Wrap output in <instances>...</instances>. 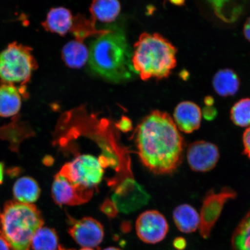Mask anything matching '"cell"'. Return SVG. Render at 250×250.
Masks as SVG:
<instances>
[{
    "instance_id": "obj_1",
    "label": "cell",
    "mask_w": 250,
    "mask_h": 250,
    "mask_svg": "<svg viewBox=\"0 0 250 250\" xmlns=\"http://www.w3.org/2000/svg\"><path fill=\"white\" fill-rule=\"evenodd\" d=\"M141 162L155 174H169L182 163L185 143L173 119L167 112L153 111L136 129Z\"/></svg>"
},
{
    "instance_id": "obj_2",
    "label": "cell",
    "mask_w": 250,
    "mask_h": 250,
    "mask_svg": "<svg viewBox=\"0 0 250 250\" xmlns=\"http://www.w3.org/2000/svg\"><path fill=\"white\" fill-rule=\"evenodd\" d=\"M133 51L123 31L107 30L90 46L89 65L94 73L112 83L129 80L137 74L132 64Z\"/></svg>"
},
{
    "instance_id": "obj_3",
    "label": "cell",
    "mask_w": 250,
    "mask_h": 250,
    "mask_svg": "<svg viewBox=\"0 0 250 250\" xmlns=\"http://www.w3.org/2000/svg\"><path fill=\"white\" fill-rule=\"evenodd\" d=\"M177 49L158 33L141 34L133 47L132 64L141 79L168 77L176 67Z\"/></svg>"
},
{
    "instance_id": "obj_4",
    "label": "cell",
    "mask_w": 250,
    "mask_h": 250,
    "mask_svg": "<svg viewBox=\"0 0 250 250\" xmlns=\"http://www.w3.org/2000/svg\"><path fill=\"white\" fill-rule=\"evenodd\" d=\"M43 225L42 214L35 205L9 201L0 214V236L11 250H30L31 240Z\"/></svg>"
},
{
    "instance_id": "obj_5",
    "label": "cell",
    "mask_w": 250,
    "mask_h": 250,
    "mask_svg": "<svg viewBox=\"0 0 250 250\" xmlns=\"http://www.w3.org/2000/svg\"><path fill=\"white\" fill-rule=\"evenodd\" d=\"M38 64L32 49L14 42L0 53V79L2 83L24 85Z\"/></svg>"
},
{
    "instance_id": "obj_6",
    "label": "cell",
    "mask_w": 250,
    "mask_h": 250,
    "mask_svg": "<svg viewBox=\"0 0 250 250\" xmlns=\"http://www.w3.org/2000/svg\"><path fill=\"white\" fill-rule=\"evenodd\" d=\"M106 164L104 158L98 159L90 154L81 155L65 164L59 173L71 183L95 190L102 181Z\"/></svg>"
},
{
    "instance_id": "obj_7",
    "label": "cell",
    "mask_w": 250,
    "mask_h": 250,
    "mask_svg": "<svg viewBox=\"0 0 250 250\" xmlns=\"http://www.w3.org/2000/svg\"><path fill=\"white\" fill-rule=\"evenodd\" d=\"M236 196V192L228 187L224 188L218 193L210 190L206 195L199 214V232L203 238L207 239L210 236L225 204Z\"/></svg>"
},
{
    "instance_id": "obj_8",
    "label": "cell",
    "mask_w": 250,
    "mask_h": 250,
    "mask_svg": "<svg viewBox=\"0 0 250 250\" xmlns=\"http://www.w3.org/2000/svg\"><path fill=\"white\" fill-rule=\"evenodd\" d=\"M94 190L77 185L60 173L56 175L52 187L53 198L59 205L77 206L91 199Z\"/></svg>"
},
{
    "instance_id": "obj_9",
    "label": "cell",
    "mask_w": 250,
    "mask_h": 250,
    "mask_svg": "<svg viewBox=\"0 0 250 250\" xmlns=\"http://www.w3.org/2000/svg\"><path fill=\"white\" fill-rule=\"evenodd\" d=\"M137 236L143 242L156 244L162 241L168 232L165 217L156 210L146 211L139 215L136 223Z\"/></svg>"
},
{
    "instance_id": "obj_10",
    "label": "cell",
    "mask_w": 250,
    "mask_h": 250,
    "mask_svg": "<svg viewBox=\"0 0 250 250\" xmlns=\"http://www.w3.org/2000/svg\"><path fill=\"white\" fill-rule=\"evenodd\" d=\"M70 236L83 248H95L101 245L104 236V228L98 221L92 217H84L71 222Z\"/></svg>"
},
{
    "instance_id": "obj_11",
    "label": "cell",
    "mask_w": 250,
    "mask_h": 250,
    "mask_svg": "<svg viewBox=\"0 0 250 250\" xmlns=\"http://www.w3.org/2000/svg\"><path fill=\"white\" fill-rule=\"evenodd\" d=\"M187 161L190 168L197 172H207L215 167L220 158L216 146L206 141H197L189 145Z\"/></svg>"
},
{
    "instance_id": "obj_12",
    "label": "cell",
    "mask_w": 250,
    "mask_h": 250,
    "mask_svg": "<svg viewBox=\"0 0 250 250\" xmlns=\"http://www.w3.org/2000/svg\"><path fill=\"white\" fill-rule=\"evenodd\" d=\"M202 112L195 103L183 102L177 105L174 112V121L181 132L191 133L201 126Z\"/></svg>"
},
{
    "instance_id": "obj_13",
    "label": "cell",
    "mask_w": 250,
    "mask_h": 250,
    "mask_svg": "<svg viewBox=\"0 0 250 250\" xmlns=\"http://www.w3.org/2000/svg\"><path fill=\"white\" fill-rule=\"evenodd\" d=\"M73 20V15L68 9L62 7L53 8L47 14L42 26L49 32L64 36L71 31Z\"/></svg>"
},
{
    "instance_id": "obj_14",
    "label": "cell",
    "mask_w": 250,
    "mask_h": 250,
    "mask_svg": "<svg viewBox=\"0 0 250 250\" xmlns=\"http://www.w3.org/2000/svg\"><path fill=\"white\" fill-rule=\"evenodd\" d=\"M21 90L13 84L3 83L0 85V117H9L18 113L21 105Z\"/></svg>"
},
{
    "instance_id": "obj_15",
    "label": "cell",
    "mask_w": 250,
    "mask_h": 250,
    "mask_svg": "<svg viewBox=\"0 0 250 250\" xmlns=\"http://www.w3.org/2000/svg\"><path fill=\"white\" fill-rule=\"evenodd\" d=\"M89 51L83 42L75 40L65 44L62 50V58L71 68H80L88 61Z\"/></svg>"
},
{
    "instance_id": "obj_16",
    "label": "cell",
    "mask_w": 250,
    "mask_h": 250,
    "mask_svg": "<svg viewBox=\"0 0 250 250\" xmlns=\"http://www.w3.org/2000/svg\"><path fill=\"white\" fill-rule=\"evenodd\" d=\"M173 217L175 224L181 232H194L199 227V214L195 208L189 205L177 206L174 209Z\"/></svg>"
},
{
    "instance_id": "obj_17",
    "label": "cell",
    "mask_w": 250,
    "mask_h": 250,
    "mask_svg": "<svg viewBox=\"0 0 250 250\" xmlns=\"http://www.w3.org/2000/svg\"><path fill=\"white\" fill-rule=\"evenodd\" d=\"M212 85L219 95L224 97L232 96L239 89V78L232 70L228 68L221 70L215 74Z\"/></svg>"
},
{
    "instance_id": "obj_18",
    "label": "cell",
    "mask_w": 250,
    "mask_h": 250,
    "mask_svg": "<svg viewBox=\"0 0 250 250\" xmlns=\"http://www.w3.org/2000/svg\"><path fill=\"white\" fill-rule=\"evenodd\" d=\"M13 192L16 201L33 204L39 198L41 190L39 184L32 178L23 177L16 181Z\"/></svg>"
},
{
    "instance_id": "obj_19",
    "label": "cell",
    "mask_w": 250,
    "mask_h": 250,
    "mask_svg": "<svg viewBox=\"0 0 250 250\" xmlns=\"http://www.w3.org/2000/svg\"><path fill=\"white\" fill-rule=\"evenodd\" d=\"M121 9L120 2L115 0L93 1L90 7L91 19L96 21L110 23L117 18Z\"/></svg>"
},
{
    "instance_id": "obj_20",
    "label": "cell",
    "mask_w": 250,
    "mask_h": 250,
    "mask_svg": "<svg viewBox=\"0 0 250 250\" xmlns=\"http://www.w3.org/2000/svg\"><path fill=\"white\" fill-rule=\"evenodd\" d=\"M59 237L55 229L42 227L37 231L31 240L32 250H58Z\"/></svg>"
},
{
    "instance_id": "obj_21",
    "label": "cell",
    "mask_w": 250,
    "mask_h": 250,
    "mask_svg": "<svg viewBox=\"0 0 250 250\" xmlns=\"http://www.w3.org/2000/svg\"><path fill=\"white\" fill-rule=\"evenodd\" d=\"M96 21L90 18L87 20L84 16L78 15L74 18L73 27L70 32L73 34L76 40L83 42L87 37L99 36L107 32V30H98L95 27Z\"/></svg>"
},
{
    "instance_id": "obj_22",
    "label": "cell",
    "mask_w": 250,
    "mask_h": 250,
    "mask_svg": "<svg viewBox=\"0 0 250 250\" xmlns=\"http://www.w3.org/2000/svg\"><path fill=\"white\" fill-rule=\"evenodd\" d=\"M232 250H250V209L232 234Z\"/></svg>"
},
{
    "instance_id": "obj_23",
    "label": "cell",
    "mask_w": 250,
    "mask_h": 250,
    "mask_svg": "<svg viewBox=\"0 0 250 250\" xmlns=\"http://www.w3.org/2000/svg\"><path fill=\"white\" fill-rule=\"evenodd\" d=\"M211 3L217 17L226 22L235 21L242 13V5L233 1H214Z\"/></svg>"
},
{
    "instance_id": "obj_24",
    "label": "cell",
    "mask_w": 250,
    "mask_h": 250,
    "mask_svg": "<svg viewBox=\"0 0 250 250\" xmlns=\"http://www.w3.org/2000/svg\"><path fill=\"white\" fill-rule=\"evenodd\" d=\"M230 119L236 126H250V98L242 99L234 104L230 111Z\"/></svg>"
},
{
    "instance_id": "obj_25",
    "label": "cell",
    "mask_w": 250,
    "mask_h": 250,
    "mask_svg": "<svg viewBox=\"0 0 250 250\" xmlns=\"http://www.w3.org/2000/svg\"><path fill=\"white\" fill-rule=\"evenodd\" d=\"M243 153L250 159V126L247 128L243 135Z\"/></svg>"
},
{
    "instance_id": "obj_26",
    "label": "cell",
    "mask_w": 250,
    "mask_h": 250,
    "mask_svg": "<svg viewBox=\"0 0 250 250\" xmlns=\"http://www.w3.org/2000/svg\"><path fill=\"white\" fill-rule=\"evenodd\" d=\"M203 115L206 120L208 121L214 120L217 115V109L213 106H206L203 109Z\"/></svg>"
},
{
    "instance_id": "obj_27",
    "label": "cell",
    "mask_w": 250,
    "mask_h": 250,
    "mask_svg": "<svg viewBox=\"0 0 250 250\" xmlns=\"http://www.w3.org/2000/svg\"><path fill=\"white\" fill-rule=\"evenodd\" d=\"M117 126L123 132H127L132 128V124L129 119L124 117L117 124Z\"/></svg>"
},
{
    "instance_id": "obj_28",
    "label": "cell",
    "mask_w": 250,
    "mask_h": 250,
    "mask_svg": "<svg viewBox=\"0 0 250 250\" xmlns=\"http://www.w3.org/2000/svg\"><path fill=\"white\" fill-rule=\"evenodd\" d=\"M187 242L185 239L183 237H177L173 242V246L177 250H184L186 249Z\"/></svg>"
},
{
    "instance_id": "obj_29",
    "label": "cell",
    "mask_w": 250,
    "mask_h": 250,
    "mask_svg": "<svg viewBox=\"0 0 250 250\" xmlns=\"http://www.w3.org/2000/svg\"><path fill=\"white\" fill-rule=\"evenodd\" d=\"M243 33L246 39L250 42V17L248 19L244 25Z\"/></svg>"
},
{
    "instance_id": "obj_30",
    "label": "cell",
    "mask_w": 250,
    "mask_h": 250,
    "mask_svg": "<svg viewBox=\"0 0 250 250\" xmlns=\"http://www.w3.org/2000/svg\"><path fill=\"white\" fill-rule=\"evenodd\" d=\"M0 250H11L5 240L0 236Z\"/></svg>"
},
{
    "instance_id": "obj_31",
    "label": "cell",
    "mask_w": 250,
    "mask_h": 250,
    "mask_svg": "<svg viewBox=\"0 0 250 250\" xmlns=\"http://www.w3.org/2000/svg\"><path fill=\"white\" fill-rule=\"evenodd\" d=\"M204 102L206 106H213L214 100L211 96H208L205 98Z\"/></svg>"
},
{
    "instance_id": "obj_32",
    "label": "cell",
    "mask_w": 250,
    "mask_h": 250,
    "mask_svg": "<svg viewBox=\"0 0 250 250\" xmlns=\"http://www.w3.org/2000/svg\"><path fill=\"white\" fill-rule=\"evenodd\" d=\"M4 177V165L0 162V184L2 182Z\"/></svg>"
},
{
    "instance_id": "obj_33",
    "label": "cell",
    "mask_w": 250,
    "mask_h": 250,
    "mask_svg": "<svg viewBox=\"0 0 250 250\" xmlns=\"http://www.w3.org/2000/svg\"><path fill=\"white\" fill-rule=\"evenodd\" d=\"M104 250H122L120 249H118L117 248H114V247H110V248H108L105 249Z\"/></svg>"
},
{
    "instance_id": "obj_34",
    "label": "cell",
    "mask_w": 250,
    "mask_h": 250,
    "mask_svg": "<svg viewBox=\"0 0 250 250\" xmlns=\"http://www.w3.org/2000/svg\"><path fill=\"white\" fill-rule=\"evenodd\" d=\"M70 250V249H66L63 248V247H62L61 246H59V250Z\"/></svg>"
},
{
    "instance_id": "obj_35",
    "label": "cell",
    "mask_w": 250,
    "mask_h": 250,
    "mask_svg": "<svg viewBox=\"0 0 250 250\" xmlns=\"http://www.w3.org/2000/svg\"><path fill=\"white\" fill-rule=\"evenodd\" d=\"M80 250H93L92 249L90 248H83L82 249H81Z\"/></svg>"
},
{
    "instance_id": "obj_36",
    "label": "cell",
    "mask_w": 250,
    "mask_h": 250,
    "mask_svg": "<svg viewBox=\"0 0 250 250\" xmlns=\"http://www.w3.org/2000/svg\"><path fill=\"white\" fill-rule=\"evenodd\" d=\"M0 214H1V213H0Z\"/></svg>"
}]
</instances>
